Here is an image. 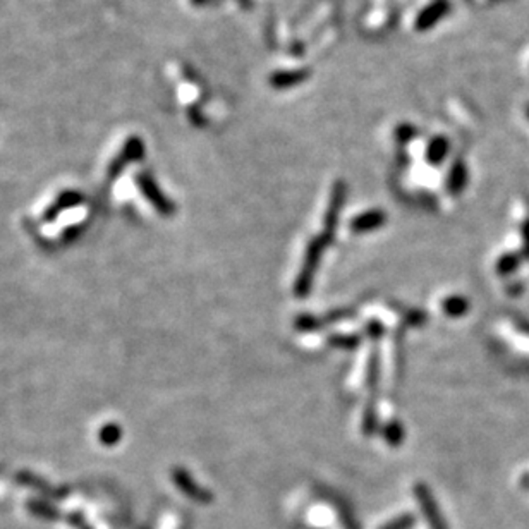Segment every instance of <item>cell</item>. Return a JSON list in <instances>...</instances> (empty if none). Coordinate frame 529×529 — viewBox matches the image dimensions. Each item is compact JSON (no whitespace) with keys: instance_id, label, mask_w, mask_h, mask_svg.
I'll list each match as a JSON object with an SVG mask.
<instances>
[{"instance_id":"obj_1","label":"cell","mask_w":529,"mask_h":529,"mask_svg":"<svg viewBox=\"0 0 529 529\" xmlns=\"http://www.w3.org/2000/svg\"><path fill=\"white\" fill-rule=\"evenodd\" d=\"M330 240L332 239L328 238V236L323 234V236H320V238L314 239L313 243L308 246V253H306L305 263H302L301 272H299V275H298V282H296V287H294L296 294H298L299 298H305V296L309 292L314 272H316L318 261H320L321 253H323V250L327 247V244L330 243Z\"/></svg>"},{"instance_id":"obj_2","label":"cell","mask_w":529,"mask_h":529,"mask_svg":"<svg viewBox=\"0 0 529 529\" xmlns=\"http://www.w3.org/2000/svg\"><path fill=\"white\" fill-rule=\"evenodd\" d=\"M414 495H416L417 504H420L421 510H423L424 514V519L428 521L431 529H449L447 528V523L443 521L442 514H440V509L438 505H436L435 498H433L431 491L427 488V484L417 483L416 486H414Z\"/></svg>"},{"instance_id":"obj_3","label":"cell","mask_w":529,"mask_h":529,"mask_svg":"<svg viewBox=\"0 0 529 529\" xmlns=\"http://www.w3.org/2000/svg\"><path fill=\"white\" fill-rule=\"evenodd\" d=\"M385 222V215L382 212H368L362 215L356 217L351 222V229L354 232H369L380 229Z\"/></svg>"},{"instance_id":"obj_4","label":"cell","mask_w":529,"mask_h":529,"mask_svg":"<svg viewBox=\"0 0 529 529\" xmlns=\"http://www.w3.org/2000/svg\"><path fill=\"white\" fill-rule=\"evenodd\" d=\"M176 480H177V483L181 484V488H183V490L186 491V493L190 495V497L194 498V500H198V502H210V495L206 493V491H203L201 488L196 486V484L192 483L191 478L186 475V473L179 471V475H176Z\"/></svg>"},{"instance_id":"obj_5","label":"cell","mask_w":529,"mask_h":529,"mask_svg":"<svg viewBox=\"0 0 529 529\" xmlns=\"http://www.w3.org/2000/svg\"><path fill=\"white\" fill-rule=\"evenodd\" d=\"M468 301H466L464 298H461V296H454V298H449L443 301V312L452 318L462 316V314L468 312Z\"/></svg>"},{"instance_id":"obj_6","label":"cell","mask_w":529,"mask_h":529,"mask_svg":"<svg viewBox=\"0 0 529 529\" xmlns=\"http://www.w3.org/2000/svg\"><path fill=\"white\" fill-rule=\"evenodd\" d=\"M519 256L517 254H504V256L498 260L497 263V272L500 273V275H509V273H512L514 270L519 266Z\"/></svg>"},{"instance_id":"obj_7","label":"cell","mask_w":529,"mask_h":529,"mask_svg":"<svg viewBox=\"0 0 529 529\" xmlns=\"http://www.w3.org/2000/svg\"><path fill=\"white\" fill-rule=\"evenodd\" d=\"M383 436L388 443L397 445V443H401L404 431H402V427L399 423H388L383 430Z\"/></svg>"},{"instance_id":"obj_8","label":"cell","mask_w":529,"mask_h":529,"mask_svg":"<svg viewBox=\"0 0 529 529\" xmlns=\"http://www.w3.org/2000/svg\"><path fill=\"white\" fill-rule=\"evenodd\" d=\"M414 526V517L411 514H404V516H399L397 519H394L392 523L385 524L382 529H411Z\"/></svg>"},{"instance_id":"obj_9","label":"cell","mask_w":529,"mask_h":529,"mask_svg":"<svg viewBox=\"0 0 529 529\" xmlns=\"http://www.w3.org/2000/svg\"><path fill=\"white\" fill-rule=\"evenodd\" d=\"M334 346H340L344 349H353V347L358 346V339L356 337H335V339L330 340Z\"/></svg>"},{"instance_id":"obj_10","label":"cell","mask_w":529,"mask_h":529,"mask_svg":"<svg viewBox=\"0 0 529 529\" xmlns=\"http://www.w3.org/2000/svg\"><path fill=\"white\" fill-rule=\"evenodd\" d=\"M375 424H376V411L373 408H368V411H366L365 423H362V427H365V431L373 433V430H375Z\"/></svg>"},{"instance_id":"obj_11","label":"cell","mask_w":529,"mask_h":529,"mask_svg":"<svg viewBox=\"0 0 529 529\" xmlns=\"http://www.w3.org/2000/svg\"><path fill=\"white\" fill-rule=\"evenodd\" d=\"M523 236H524V244H526V250L529 251V220L523 225Z\"/></svg>"}]
</instances>
